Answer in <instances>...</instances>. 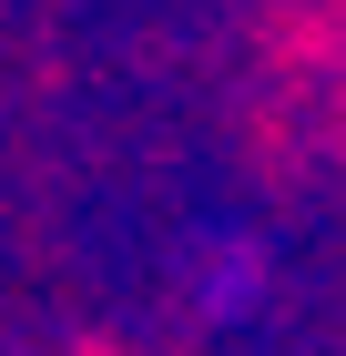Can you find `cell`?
Here are the masks:
<instances>
[{
  "label": "cell",
  "instance_id": "obj_1",
  "mask_svg": "<svg viewBox=\"0 0 346 356\" xmlns=\"http://www.w3.org/2000/svg\"><path fill=\"white\" fill-rule=\"evenodd\" d=\"M81 356H92V346H81Z\"/></svg>",
  "mask_w": 346,
  "mask_h": 356
}]
</instances>
